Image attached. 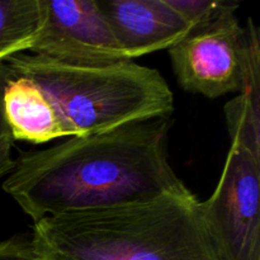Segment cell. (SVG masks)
Returning <instances> with one entry per match:
<instances>
[{"label":"cell","instance_id":"cell-1","mask_svg":"<svg viewBox=\"0 0 260 260\" xmlns=\"http://www.w3.org/2000/svg\"><path fill=\"white\" fill-rule=\"evenodd\" d=\"M169 118L144 119L27 152L3 189L33 222L185 193L169 162Z\"/></svg>","mask_w":260,"mask_h":260},{"label":"cell","instance_id":"cell-2","mask_svg":"<svg viewBox=\"0 0 260 260\" xmlns=\"http://www.w3.org/2000/svg\"><path fill=\"white\" fill-rule=\"evenodd\" d=\"M42 260H222L190 190L33 222Z\"/></svg>","mask_w":260,"mask_h":260},{"label":"cell","instance_id":"cell-3","mask_svg":"<svg viewBox=\"0 0 260 260\" xmlns=\"http://www.w3.org/2000/svg\"><path fill=\"white\" fill-rule=\"evenodd\" d=\"M10 73L32 81L47 98L63 136H88L122 124L169 118L174 96L157 70L134 61L75 66L35 53L5 60Z\"/></svg>","mask_w":260,"mask_h":260},{"label":"cell","instance_id":"cell-4","mask_svg":"<svg viewBox=\"0 0 260 260\" xmlns=\"http://www.w3.org/2000/svg\"><path fill=\"white\" fill-rule=\"evenodd\" d=\"M260 157L231 145L203 221L222 260H260Z\"/></svg>","mask_w":260,"mask_h":260},{"label":"cell","instance_id":"cell-5","mask_svg":"<svg viewBox=\"0 0 260 260\" xmlns=\"http://www.w3.org/2000/svg\"><path fill=\"white\" fill-rule=\"evenodd\" d=\"M29 51L75 66L131 61L96 0H40V27Z\"/></svg>","mask_w":260,"mask_h":260},{"label":"cell","instance_id":"cell-6","mask_svg":"<svg viewBox=\"0 0 260 260\" xmlns=\"http://www.w3.org/2000/svg\"><path fill=\"white\" fill-rule=\"evenodd\" d=\"M245 28L235 13L189 30L169 48L178 83L184 90L207 98L239 91L243 76Z\"/></svg>","mask_w":260,"mask_h":260},{"label":"cell","instance_id":"cell-7","mask_svg":"<svg viewBox=\"0 0 260 260\" xmlns=\"http://www.w3.org/2000/svg\"><path fill=\"white\" fill-rule=\"evenodd\" d=\"M98 4L122 51L131 61L169 50L190 30L167 0H108Z\"/></svg>","mask_w":260,"mask_h":260},{"label":"cell","instance_id":"cell-8","mask_svg":"<svg viewBox=\"0 0 260 260\" xmlns=\"http://www.w3.org/2000/svg\"><path fill=\"white\" fill-rule=\"evenodd\" d=\"M3 108L14 141L46 144L65 137L51 103L24 76L10 73L3 94Z\"/></svg>","mask_w":260,"mask_h":260},{"label":"cell","instance_id":"cell-9","mask_svg":"<svg viewBox=\"0 0 260 260\" xmlns=\"http://www.w3.org/2000/svg\"><path fill=\"white\" fill-rule=\"evenodd\" d=\"M245 28L243 76L239 94L225 106L231 145L260 157V46L258 29L249 19Z\"/></svg>","mask_w":260,"mask_h":260},{"label":"cell","instance_id":"cell-10","mask_svg":"<svg viewBox=\"0 0 260 260\" xmlns=\"http://www.w3.org/2000/svg\"><path fill=\"white\" fill-rule=\"evenodd\" d=\"M40 27V0H0V61L29 51Z\"/></svg>","mask_w":260,"mask_h":260},{"label":"cell","instance_id":"cell-11","mask_svg":"<svg viewBox=\"0 0 260 260\" xmlns=\"http://www.w3.org/2000/svg\"><path fill=\"white\" fill-rule=\"evenodd\" d=\"M190 30L210 24L221 15L235 13L239 4L229 0H167Z\"/></svg>","mask_w":260,"mask_h":260},{"label":"cell","instance_id":"cell-12","mask_svg":"<svg viewBox=\"0 0 260 260\" xmlns=\"http://www.w3.org/2000/svg\"><path fill=\"white\" fill-rule=\"evenodd\" d=\"M10 76V70L5 61H0V172L4 175L9 174L15 165V160L12 157L13 139L10 129L8 127L3 108V94L5 85Z\"/></svg>","mask_w":260,"mask_h":260},{"label":"cell","instance_id":"cell-13","mask_svg":"<svg viewBox=\"0 0 260 260\" xmlns=\"http://www.w3.org/2000/svg\"><path fill=\"white\" fill-rule=\"evenodd\" d=\"M0 260H42L30 241L13 238L0 241Z\"/></svg>","mask_w":260,"mask_h":260},{"label":"cell","instance_id":"cell-14","mask_svg":"<svg viewBox=\"0 0 260 260\" xmlns=\"http://www.w3.org/2000/svg\"><path fill=\"white\" fill-rule=\"evenodd\" d=\"M3 175H4V174H3V173H2V172H0V177H3Z\"/></svg>","mask_w":260,"mask_h":260}]
</instances>
